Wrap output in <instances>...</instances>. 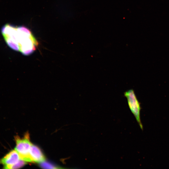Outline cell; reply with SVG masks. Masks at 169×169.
<instances>
[{
    "label": "cell",
    "instance_id": "2",
    "mask_svg": "<svg viewBox=\"0 0 169 169\" xmlns=\"http://www.w3.org/2000/svg\"><path fill=\"white\" fill-rule=\"evenodd\" d=\"M16 146L15 150L19 155L21 159L26 162H31L30 151L32 144L30 141L29 134L27 133L22 138L18 136L15 137Z\"/></svg>",
    "mask_w": 169,
    "mask_h": 169
},
{
    "label": "cell",
    "instance_id": "6",
    "mask_svg": "<svg viewBox=\"0 0 169 169\" xmlns=\"http://www.w3.org/2000/svg\"><path fill=\"white\" fill-rule=\"evenodd\" d=\"M40 166L41 167L44 168L57 169L61 168V167H59L51 163L47 162H45L44 161L41 162Z\"/></svg>",
    "mask_w": 169,
    "mask_h": 169
},
{
    "label": "cell",
    "instance_id": "5",
    "mask_svg": "<svg viewBox=\"0 0 169 169\" xmlns=\"http://www.w3.org/2000/svg\"><path fill=\"white\" fill-rule=\"evenodd\" d=\"M30 157L31 162L41 163L45 161V157L40 149L33 144L30 151Z\"/></svg>",
    "mask_w": 169,
    "mask_h": 169
},
{
    "label": "cell",
    "instance_id": "3",
    "mask_svg": "<svg viewBox=\"0 0 169 169\" xmlns=\"http://www.w3.org/2000/svg\"><path fill=\"white\" fill-rule=\"evenodd\" d=\"M126 98L130 110L134 115L141 128L143 130V126L140 119L141 107L134 90H130L124 93Z\"/></svg>",
    "mask_w": 169,
    "mask_h": 169
},
{
    "label": "cell",
    "instance_id": "1",
    "mask_svg": "<svg viewBox=\"0 0 169 169\" xmlns=\"http://www.w3.org/2000/svg\"><path fill=\"white\" fill-rule=\"evenodd\" d=\"M2 35L12 49L27 55L36 49L38 43L31 31L23 26H16L7 23L1 28Z\"/></svg>",
    "mask_w": 169,
    "mask_h": 169
},
{
    "label": "cell",
    "instance_id": "4",
    "mask_svg": "<svg viewBox=\"0 0 169 169\" xmlns=\"http://www.w3.org/2000/svg\"><path fill=\"white\" fill-rule=\"evenodd\" d=\"M20 159L17 152L15 149L12 150L0 159V164L3 165L4 169H14Z\"/></svg>",
    "mask_w": 169,
    "mask_h": 169
}]
</instances>
